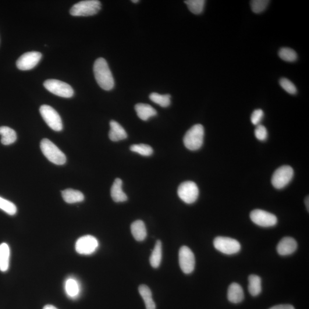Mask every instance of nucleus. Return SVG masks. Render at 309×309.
<instances>
[{
  "instance_id": "58836bf2",
  "label": "nucleus",
  "mask_w": 309,
  "mask_h": 309,
  "mask_svg": "<svg viewBox=\"0 0 309 309\" xmlns=\"http://www.w3.org/2000/svg\"><path fill=\"white\" fill-rule=\"evenodd\" d=\"M138 2V0H133L132 2L133 3H137Z\"/></svg>"
},
{
  "instance_id": "c85d7f7f",
  "label": "nucleus",
  "mask_w": 309,
  "mask_h": 309,
  "mask_svg": "<svg viewBox=\"0 0 309 309\" xmlns=\"http://www.w3.org/2000/svg\"><path fill=\"white\" fill-rule=\"evenodd\" d=\"M279 58L287 62H296L298 56L296 51L290 48H282L278 52Z\"/></svg>"
},
{
  "instance_id": "4c0bfd02",
  "label": "nucleus",
  "mask_w": 309,
  "mask_h": 309,
  "mask_svg": "<svg viewBox=\"0 0 309 309\" xmlns=\"http://www.w3.org/2000/svg\"><path fill=\"white\" fill-rule=\"evenodd\" d=\"M309 197L308 196L306 198V200H305V205H306L308 212H309Z\"/></svg>"
},
{
  "instance_id": "e433bc0d",
  "label": "nucleus",
  "mask_w": 309,
  "mask_h": 309,
  "mask_svg": "<svg viewBox=\"0 0 309 309\" xmlns=\"http://www.w3.org/2000/svg\"><path fill=\"white\" fill-rule=\"evenodd\" d=\"M43 309H57L55 307L53 306V305H45Z\"/></svg>"
},
{
  "instance_id": "f257e3e1",
  "label": "nucleus",
  "mask_w": 309,
  "mask_h": 309,
  "mask_svg": "<svg viewBox=\"0 0 309 309\" xmlns=\"http://www.w3.org/2000/svg\"><path fill=\"white\" fill-rule=\"evenodd\" d=\"M94 72L96 80L103 90L110 91L115 86L111 70L104 59L100 58L96 60L94 65Z\"/></svg>"
},
{
  "instance_id": "f8f14e48",
  "label": "nucleus",
  "mask_w": 309,
  "mask_h": 309,
  "mask_svg": "<svg viewBox=\"0 0 309 309\" xmlns=\"http://www.w3.org/2000/svg\"><path fill=\"white\" fill-rule=\"evenodd\" d=\"M179 262L181 270L186 275L194 271L195 258L193 251L187 246H182L179 252Z\"/></svg>"
},
{
  "instance_id": "393cba45",
  "label": "nucleus",
  "mask_w": 309,
  "mask_h": 309,
  "mask_svg": "<svg viewBox=\"0 0 309 309\" xmlns=\"http://www.w3.org/2000/svg\"><path fill=\"white\" fill-rule=\"evenodd\" d=\"M248 291L252 296L256 297L261 293V279L257 275H251L248 276Z\"/></svg>"
},
{
  "instance_id": "a211bd4d",
  "label": "nucleus",
  "mask_w": 309,
  "mask_h": 309,
  "mask_svg": "<svg viewBox=\"0 0 309 309\" xmlns=\"http://www.w3.org/2000/svg\"><path fill=\"white\" fill-rule=\"evenodd\" d=\"M135 109L138 118L143 121H147L157 115V112L152 106L144 103H138L135 106Z\"/></svg>"
},
{
  "instance_id": "bb28decb",
  "label": "nucleus",
  "mask_w": 309,
  "mask_h": 309,
  "mask_svg": "<svg viewBox=\"0 0 309 309\" xmlns=\"http://www.w3.org/2000/svg\"><path fill=\"white\" fill-rule=\"evenodd\" d=\"M150 100L162 107H168L171 104V95H160L158 93H152L150 95Z\"/></svg>"
},
{
  "instance_id": "39448f33",
  "label": "nucleus",
  "mask_w": 309,
  "mask_h": 309,
  "mask_svg": "<svg viewBox=\"0 0 309 309\" xmlns=\"http://www.w3.org/2000/svg\"><path fill=\"white\" fill-rule=\"evenodd\" d=\"M294 171L292 167L283 166L280 167L273 173L272 178L273 186L276 189H282L292 180Z\"/></svg>"
},
{
  "instance_id": "7ed1b4c3",
  "label": "nucleus",
  "mask_w": 309,
  "mask_h": 309,
  "mask_svg": "<svg viewBox=\"0 0 309 309\" xmlns=\"http://www.w3.org/2000/svg\"><path fill=\"white\" fill-rule=\"evenodd\" d=\"M40 148L42 154L53 164L60 166L66 163L65 154L48 138H44L41 141Z\"/></svg>"
},
{
  "instance_id": "412c9836",
  "label": "nucleus",
  "mask_w": 309,
  "mask_h": 309,
  "mask_svg": "<svg viewBox=\"0 0 309 309\" xmlns=\"http://www.w3.org/2000/svg\"><path fill=\"white\" fill-rule=\"evenodd\" d=\"M10 248L8 244H0V271L5 272L9 266Z\"/></svg>"
},
{
  "instance_id": "ddd939ff",
  "label": "nucleus",
  "mask_w": 309,
  "mask_h": 309,
  "mask_svg": "<svg viewBox=\"0 0 309 309\" xmlns=\"http://www.w3.org/2000/svg\"><path fill=\"white\" fill-rule=\"evenodd\" d=\"M42 58L41 53L38 52H29L24 53L17 60L16 66L21 70H28L37 65Z\"/></svg>"
},
{
  "instance_id": "72a5a7b5",
  "label": "nucleus",
  "mask_w": 309,
  "mask_h": 309,
  "mask_svg": "<svg viewBox=\"0 0 309 309\" xmlns=\"http://www.w3.org/2000/svg\"><path fill=\"white\" fill-rule=\"evenodd\" d=\"M255 136L257 139L261 141H264L266 140L268 137V131L266 130V127L264 126L259 125L257 126L256 129L255 130Z\"/></svg>"
},
{
  "instance_id": "f3484780",
  "label": "nucleus",
  "mask_w": 309,
  "mask_h": 309,
  "mask_svg": "<svg viewBox=\"0 0 309 309\" xmlns=\"http://www.w3.org/2000/svg\"><path fill=\"white\" fill-rule=\"evenodd\" d=\"M122 180L119 178H116L111 187V197L113 201L117 202V203L126 202L128 199L127 195L124 193L122 190Z\"/></svg>"
},
{
  "instance_id": "473e14b6",
  "label": "nucleus",
  "mask_w": 309,
  "mask_h": 309,
  "mask_svg": "<svg viewBox=\"0 0 309 309\" xmlns=\"http://www.w3.org/2000/svg\"><path fill=\"white\" fill-rule=\"evenodd\" d=\"M279 84L287 93L291 95L297 94V90L296 87L289 79H286V78H282L279 80Z\"/></svg>"
},
{
  "instance_id": "f704fd0d",
  "label": "nucleus",
  "mask_w": 309,
  "mask_h": 309,
  "mask_svg": "<svg viewBox=\"0 0 309 309\" xmlns=\"http://www.w3.org/2000/svg\"><path fill=\"white\" fill-rule=\"evenodd\" d=\"M264 116V112L261 109H255V111L252 113L251 116V122L255 126H258L260 124V123Z\"/></svg>"
},
{
  "instance_id": "aec40b11",
  "label": "nucleus",
  "mask_w": 309,
  "mask_h": 309,
  "mask_svg": "<svg viewBox=\"0 0 309 309\" xmlns=\"http://www.w3.org/2000/svg\"><path fill=\"white\" fill-rule=\"evenodd\" d=\"M62 197L66 203L73 204L79 203L84 200V195L81 192L69 189L62 192Z\"/></svg>"
},
{
  "instance_id": "20e7f679",
  "label": "nucleus",
  "mask_w": 309,
  "mask_h": 309,
  "mask_svg": "<svg viewBox=\"0 0 309 309\" xmlns=\"http://www.w3.org/2000/svg\"><path fill=\"white\" fill-rule=\"evenodd\" d=\"M101 2L98 0H86L74 4L70 10L73 16H90L97 14L101 9Z\"/></svg>"
},
{
  "instance_id": "a878e982",
  "label": "nucleus",
  "mask_w": 309,
  "mask_h": 309,
  "mask_svg": "<svg viewBox=\"0 0 309 309\" xmlns=\"http://www.w3.org/2000/svg\"><path fill=\"white\" fill-rule=\"evenodd\" d=\"M162 244L161 240L156 241L153 251L150 258V264L152 268H158L162 261Z\"/></svg>"
},
{
  "instance_id": "c9c22d12",
  "label": "nucleus",
  "mask_w": 309,
  "mask_h": 309,
  "mask_svg": "<svg viewBox=\"0 0 309 309\" xmlns=\"http://www.w3.org/2000/svg\"><path fill=\"white\" fill-rule=\"evenodd\" d=\"M269 309H295L292 305H279L273 307Z\"/></svg>"
},
{
  "instance_id": "2f4dec72",
  "label": "nucleus",
  "mask_w": 309,
  "mask_h": 309,
  "mask_svg": "<svg viewBox=\"0 0 309 309\" xmlns=\"http://www.w3.org/2000/svg\"><path fill=\"white\" fill-rule=\"evenodd\" d=\"M269 2L268 0H253L250 2L251 9L255 13H261L267 8Z\"/></svg>"
},
{
  "instance_id": "423d86ee",
  "label": "nucleus",
  "mask_w": 309,
  "mask_h": 309,
  "mask_svg": "<svg viewBox=\"0 0 309 309\" xmlns=\"http://www.w3.org/2000/svg\"><path fill=\"white\" fill-rule=\"evenodd\" d=\"M40 112L42 119L52 130L55 131H60L63 130L61 117L52 106L48 105H42L40 106Z\"/></svg>"
},
{
  "instance_id": "9d476101",
  "label": "nucleus",
  "mask_w": 309,
  "mask_h": 309,
  "mask_svg": "<svg viewBox=\"0 0 309 309\" xmlns=\"http://www.w3.org/2000/svg\"><path fill=\"white\" fill-rule=\"evenodd\" d=\"M250 216L255 224L264 227L275 226L278 222L275 215L262 209H254L251 212Z\"/></svg>"
},
{
  "instance_id": "f03ea898",
  "label": "nucleus",
  "mask_w": 309,
  "mask_h": 309,
  "mask_svg": "<svg viewBox=\"0 0 309 309\" xmlns=\"http://www.w3.org/2000/svg\"><path fill=\"white\" fill-rule=\"evenodd\" d=\"M205 130L201 124L192 127L183 138L184 144L191 151H196L201 148L204 143Z\"/></svg>"
},
{
  "instance_id": "4468645a",
  "label": "nucleus",
  "mask_w": 309,
  "mask_h": 309,
  "mask_svg": "<svg viewBox=\"0 0 309 309\" xmlns=\"http://www.w3.org/2000/svg\"><path fill=\"white\" fill-rule=\"evenodd\" d=\"M298 247L297 241L292 237L283 238L277 245L276 250L282 256L292 254Z\"/></svg>"
},
{
  "instance_id": "7c9ffc66",
  "label": "nucleus",
  "mask_w": 309,
  "mask_h": 309,
  "mask_svg": "<svg viewBox=\"0 0 309 309\" xmlns=\"http://www.w3.org/2000/svg\"><path fill=\"white\" fill-rule=\"evenodd\" d=\"M0 209L10 215H15L17 211L15 204L1 197H0Z\"/></svg>"
},
{
  "instance_id": "2eb2a0df",
  "label": "nucleus",
  "mask_w": 309,
  "mask_h": 309,
  "mask_svg": "<svg viewBox=\"0 0 309 309\" xmlns=\"http://www.w3.org/2000/svg\"><path fill=\"white\" fill-rule=\"evenodd\" d=\"M110 130L109 137L113 141H118L126 139L127 134L124 128L115 120H111L109 123Z\"/></svg>"
},
{
  "instance_id": "0eeeda50",
  "label": "nucleus",
  "mask_w": 309,
  "mask_h": 309,
  "mask_svg": "<svg viewBox=\"0 0 309 309\" xmlns=\"http://www.w3.org/2000/svg\"><path fill=\"white\" fill-rule=\"evenodd\" d=\"M44 86L52 94L60 97L70 98L74 94L73 88L69 84L59 80H46L44 83Z\"/></svg>"
},
{
  "instance_id": "b1692460",
  "label": "nucleus",
  "mask_w": 309,
  "mask_h": 309,
  "mask_svg": "<svg viewBox=\"0 0 309 309\" xmlns=\"http://www.w3.org/2000/svg\"><path fill=\"white\" fill-rule=\"evenodd\" d=\"M65 290L67 296L71 298H76L80 292V285L75 279L70 278L66 280Z\"/></svg>"
},
{
  "instance_id": "9b49d317",
  "label": "nucleus",
  "mask_w": 309,
  "mask_h": 309,
  "mask_svg": "<svg viewBox=\"0 0 309 309\" xmlns=\"http://www.w3.org/2000/svg\"><path fill=\"white\" fill-rule=\"evenodd\" d=\"M99 246L98 240L95 237L88 235L78 239L75 244V250L81 255H91L95 253Z\"/></svg>"
},
{
  "instance_id": "4be33fe9",
  "label": "nucleus",
  "mask_w": 309,
  "mask_h": 309,
  "mask_svg": "<svg viewBox=\"0 0 309 309\" xmlns=\"http://www.w3.org/2000/svg\"><path fill=\"white\" fill-rule=\"evenodd\" d=\"M0 135L1 136V143L3 145L12 144L17 140V134L15 131L8 127H0Z\"/></svg>"
},
{
  "instance_id": "5701e85b",
  "label": "nucleus",
  "mask_w": 309,
  "mask_h": 309,
  "mask_svg": "<svg viewBox=\"0 0 309 309\" xmlns=\"http://www.w3.org/2000/svg\"><path fill=\"white\" fill-rule=\"evenodd\" d=\"M138 292L144 301L146 309H156V305L152 299L151 291L147 286L141 285L138 287Z\"/></svg>"
},
{
  "instance_id": "6e6552de",
  "label": "nucleus",
  "mask_w": 309,
  "mask_h": 309,
  "mask_svg": "<svg viewBox=\"0 0 309 309\" xmlns=\"http://www.w3.org/2000/svg\"><path fill=\"white\" fill-rule=\"evenodd\" d=\"M213 243L216 250L227 255L237 254L241 248L240 244L239 241L229 237H216Z\"/></svg>"
},
{
  "instance_id": "cd10ccee",
  "label": "nucleus",
  "mask_w": 309,
  "mask_h": 309,
  "mask_svg": "<svg viewBox=\"0 0 309 309\" xmlns=\"http://www.w3.org/2000/svg\"><path fill=\"white\" fill-rule=\"evenodd\" d=\"M184 2L191 13L200 15L204 11L206 1L204 0H187Z\"/></svg>"
},
{
  "instance_id": "6ab92c4d",
  "label": "nucleus",
  "mask_w": 309,
  "mask_h": 309,
  "mask_svg": "<svg viewBox=\"0 0 309 309\" xmlns=\"http://www.w3.org/2000/svg\"><path fill=\"white\" fill-rule=\"evenodd\" d=\"M131 230L134 239L137 241H143L146 239V227L144 223L140 220H138L131 224Z\"/></svg>"
},
{
  "instance_id": "c756f323",
  "label": "nucleus",
  "mask_w": 309,
  "mask_h": 309,
  "mask_svg": "<svg viewBox=\"0 0 309 309\" xmlns=\"http://www.w3.org/2000/svg\"><path fill=\"white\" fill-rule=\"evenodd\" d=\"M130 150L144 156H151L153 154V149L147 144L132 145L130 147Z\"/></svg>"
},
{
  "instance_id": "1a4fd4ad",
  "label": "nucleus",
  "mask_w": 309,
  "mask_h": 309,
  "mask_svg": "<svg viewBox=\"0 0 309 309\" xmlns=\"http://www.w3.org/2000/svg\"><path fill=\"white\" fill-rule=\"evenodd\" d=\"M177 194L180 200L187 204H192L197 200L199 189L196 183L192 181H186L180 184Z\"/></svg>"
},
{
  "instance_id": "dca6fc26",
  "label": "nucleus",
  "mask_w": 309,
  "mask_h": 309,
  "mask_svg": "<svg viewBox=\"0 0 309 309\" xmlns=\"http://www.w3.org/2000/svg\"><path fill=\"white\" fill-rule=\"evenodd\" d=\"M227 298L231 303L233 304H239L243 300V290L239 283L231 284L227 292Z\"/></svg>"
}]
</instances>
